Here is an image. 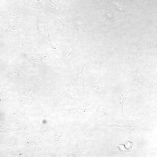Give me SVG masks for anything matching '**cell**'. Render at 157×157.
<instances>
[{
	"label": "cell",
	"instance_id": "2",
	"mask_svg": "<svg viewBox=\"0 0 157 157\" xmlns=\"http://www.w3.org/2000/svg\"><path fill=\"white\" fill-rule=\"evenodd\" d=\"M88 65L86 58H82L59 73V78L61 81L72 89L80 97L87 99L84 70Z\"/></svg>",
	"mask_w": 157,
	"mask_h": 157
},
{
	"label": "cell",
	"instance_id": "12",
	"mask_svg": "<svg viewBox=\"0 0 157 157\" xmlns=\"http://www.w3.org/2000/svg\"><path fill=\"white\" fill-rule=\"evenodd\" d=\"M114 4L115 8L119 12L125 13L127 11V8L124 6L114 2Z\"/></svg>",
	"mask_w": 157,
	"mask_h": 157
},
{
	"label": "cell",
	"instance_id": "9",
	"mask_svg": "<svg viewBox=\"0 0 157 157\" xmlns=\"http://www.w3.org/2000/svg\"><path fill=\"white\" fill-rule=\"evenodd\" d=\"M130 92V91L122 81L115 85L116 96L115 103L116 115L125 116L124 105Z\"/></svg>",
	"mask_w": 157,
	"mask_h": 157
},
{
	"label": "cell",
	"instance_id": "10",
	"mask_svg": "<svg viewBox=\"0 0 157 157\" xmlns=\"http://www.w3.org/2000/svg\"><path fill=\"white\" fill-rule=\"evenodd\" d=\"M113 57L111 54L108 53L94 54L88 58H86L89 62L90 69L97 72L101 71L105 63Z\"/></svg>",
	"mask_w": 157,
	"mask_h": 157
},
{
	"label": "cell",
	"instance_id": "8",
	"mask_svg": "<svg viewBox=\"0 0 157 157\" xmlns=\"http://www.w3.org/2000/svg\"><path fill=\"white\" fill-rule=\"evenodd\" d=\"M115 101H107L95 103V107L88 119L79 126L81 129L86 131L97 124L103 119L116 114Z\"/></svg>",
	"mask_w": 157,
	"mask_h": 157
},
{
	"label": "cell",
	"instance_id": "6",
	"mask_svg": "<svg viewBox=\"0 0 157 157\" xmlns=\"http://www.w3.org/2000/svg\"><path fill=\"white\" fill-rule=\"evenodd\" d=\"M95 103L90 106L61 107L54 110V115L58 119L68 122L76 126H79L89 118L95 107Z\"/></svg>",
	"mask_w": 157,
	"mask_h": 157
},
{
	"label": "cell",
	"instance_id": "11",
	"mask_svg": "<svg viewBox=\"0 0 157 157\" xmlns=\"http://www.w3.org/2000/svg\"><path fill=\"white\" fill-rule=\"evenodd\" d=\"M143 110L145 115L152 118L156 124L157 122V103L153 106H151L149 105H146L143 107Z\"/></svg>",
	"mask_w": 157,
	"mask_h": 157
},
{
	"label": "cell",
	"instance_id": "7",
	"mask_svg": "<svg viewBox=\"0 0 157 157\" xmlns=\"http://www.w3.org/2000/svg\"><path fill=\"white\" fill-rule=\"evenodd\" d=\"M97 124L105 127H116L124 129L141 135H147L143 126L142 121L139 118L130 120L126 119L125 116L116 114L101 119Z\"/></svg>",
	"mask_w": 157,
	"mask_h": 157
},
{
	"label": "cell",
	"instance_id": "4",
	"mask_svg": "<svg viewBox=\"0 0 157 157\" xmlns=\"http://www.w3.org/2000/svg\"><path fill=\"white\" fill-rule=\"evenodd\" d=\"M78 126L58 119L53 130L48 135L51 139L50 144L57 153V156L66 148Z\"/></svg>",
	"mask_w": 157,
	"mask_h": 157
},
{
	"label": "cell",
	"instance_id": "1",
	"mask_svg": "<svg viewBox=\"0 0 157 157\" xmlns=\"http://www.w3.org/2000/svg\"><path fill=\"white\" fill-rule=\"evenodd\" d=\"M86 74H84L85 89L86 98L88 100L93 103L115 101V86L109 84L101 71L90 69Z\"/></svg>",
	"mask_w": 157,
	"mask_h": 157
},
{
	"label": "cell",
	"instance_id": "5",
	"mask_svg": "<svg viewBox=\"0 0 157 157\" xmlns=\"http://www.w3.org/2000/svg\"><path fill=\"white\" fill-rule=\"evenodd\" d=\"M129 66L125 72L122 81L131 92L135 94L152 88L156 82L151 78H147L131 66L128 57Z\"/></svg>",
	"mask_w": 157,
	"mask_h": 157
},
{
	"label": "cell",
	"instance_id": "3",
	"mask_svg": "<svg viewBox=\"0 0 157 157\" xmlns=\"http://www.w3.org/2000/svg\"><path fill=\"white\" fill-rule=\"evenodd\" d=\"M95 147L94 140L84 130L78 126L73 133L66 147L58 157H89Z\"/></svg>",
	"mask_w": 157,
	"mask_h": 157
}]
</instances>
